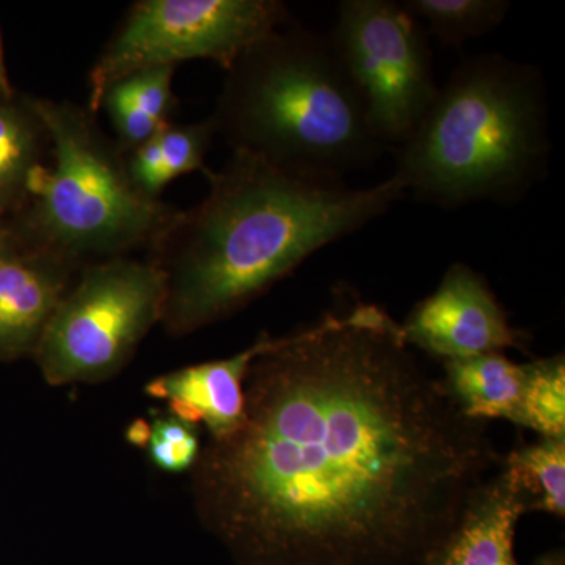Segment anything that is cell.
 Here are the masks:
<instances>
[{
  "label": "cell",
  "mask_w": 565,
  "mask_h": 565,
  "mask_svg": "<svg viewBox=\"0 0 565 565\" xmlns=\"http://www.w3.org/2000/svg\"><path fill=\"white\" fill-rule=\"evenodd\" d=\"M500 463L399 322L359 302L270 338L196 490L236 565H424Z\"/></svg>",
  "instance_id": "6da1fadb"
},
{
  "label": "cell",
  "mask_w": 565,
  "mask_h": 565,
  "mask_svg": "<svg viewBox=\"0 0 565 565\" xmlns=\"http://www.w3.org/2000/svg\"><path fill=\"white\" fill-rule=\"evenodd\" d=\"M204 173L203 202L178 212L147 256L166 278L161 322L178 337L236 313L404 196L392 178L351 188L343 178L288 172L239 151Z\"/></svg>",
  "instance_id": "7a4b0ae2"
},
{
  "label": "cell",
  "mask_w": 565,
  "mask_h": 565,
  "mask_svg": "<svg viewBox=\"0 0 565 565\" xmlns=\"http://www.w3.org/2000/svg\"><path fill=\"white\" fill-rule=\"evenodd\" d=\"M548 104L541 71L501 54L465 58L397 147L404 195L455 207L515 203L544 177Z\"/></svg>",
  "instance_id": "3957f363"
},
{
  "label": "cell",
  "mask_w": 565,
  "mask_h": 565,
  "mask_svg": "<svg viewBox=\"0 0 565 565\" xmlns=\"http://www.w3.org/2000/svg\"><path fill=\"white\" fill-rule=\"evenodd\" d=\"M289 22L226 70L210 118L233 151L288 172L344 180L386 147L329 35Z\"/></svg>",
  "instance_id": "277c9868"
},
{
  "label": "cell",
  "mask_w": 565,
  "mask_h": 565,
  "mask_svg": "<svg viewBox=\"0 0 565 565\" xmlns=\"http://www.w3.org/2000/svg\"><path fill=\"white\" fill-rule=\"evenodd\" d=\"M50 136L51 166H40L9 232L18 243L81 273L93 264L150 252L177 207L134 182L126 151L88 107L29 98Z\"/></svg>",
  "instance_id": "5b68a950"
},
{
  "label": "cell",
  "mask_w": 565,
  "mask_h": 565,
  "mask_svg": "<svg viewBox=\"0 0 565 565\" xmlns=\"http://www.w3.org/2000/svg\"><path fill=\"white\" fill-rule=\"evenodd\" d=\"M166 278L150 258L85 267L55 308L33 355L52 385L103 381L162 321Z\"/></svg>",
  "instance_id": "8992f818"
},
{
  "label": "cell",
  "mask_w": 565,
  "mask_h": 565,
  "mask_svg": "<svg viewBox=\"0 0 565 565\" xmlns=\"http://www.w3.org/2000/svg\"><path fill=\"white\" fill-rule=\"evenodd\" d=\"M280 0H139L90 71L88 109L99 110L115 82L152 66L207 58L228 70L267 33L288 24Z\"/></svg>",
  "instance_id": "52a82bcc"
},
{
  "label": "cell",
  "mask_w": 565,
  "mask_h": 565,
  "mask_svg": "<svg viewBox=\"0 0 565 565\" xmlns=\"http://www.w3.org/2000/svg\"><path fill=\"white\" fill-rule=\"evenodd\" d=\"M329 39L375 136L399 147L438 92L422 22L394 0H343Z\"/></svg>",
  "instance_id": "ba28073f"
},
{
  "label": "cell",
  "mask_w": 565,
  "mask_h": 565,
  "mask_svg": "<svg viewBox=\"0 0 565 565\" xmlns=\"http://www.w3.org/2000/svg\"><path fill=\"white\" fill-rule=\"evenodd\" d=\"M399 326L405 343L441 362L523 349L527 338L512 327L486 278L465 263L449 266Z\"/></svg>",
  "instance_id": "9c48e42d"
},
{
  "label": "cell",
  "mask_w": 565,
  "mask_h": 565,
  "mask_svg": "<svg viewBox=\"0 0 565 565\" xmlns=\"http://www.w3.org/2000/svg\"><path fill=\"white\" fill-rule=\"evenodd\" d=\"M76 270L18 243L0 247V362L33 353Z\"/></svg>",
  "instance_id": "30bf717a"
},
{
  "label": "cell",
  "mask_w": 565,
  "mask_h": 565,
  "mask_svg": "<svg viewBox=\"0 0 565 565\" xmlns=\"http://www.w3.org/2000/svg\"><path fill=\"white\" fill-rule=\"evenodd\" d=\"M263 337L250 348L212 362L193 364L156 377L145 392L166 401L170 415L181 422L204 424L211 440L230 437L239 429L245 416V377L253 360L269 344Z\"/></svg>",
  "instance_id": "8fae6325"
},
{
  "label": "cell",
  "mask_w": 565,
  "mask_h": 565,
  "mask_svg": "<svg viewBox=\"0 0 565 565\" xmlns=\"http://www.w3.org/2000/svg\"><path fill=\"white\" fill-rule=\"evenodd\" d=\"M523 514L525 508L511 479L498 467L424 565H520L515 530Z\"/></svg>",
  "instance_id": "7c38bea8"
},
{
  "label": "cell",
  "mask_w": 565,
  "mask_h": 565,
  "mask_svg": "<svg viewBox=\"0 0 565 565\" xmlns=\"http://www.w3.org/2000/svg\"><path fill=\"white\" fill-rule=\"evenodd\" d=\"M444 384L459 411L475 422L505 419L519 426L527 364L492 352L444 362Z\"/></svg>",
  "instance_id": "4fadbf2b"
},
{
  "label": "cell",
  "mask_w": 565,
  "mask_h": 565,
  "mask_svg": "<svg viewBox=\"0 0 565 565\" xmlns=\"http://www.w3.org/2000/svg\"><path fill=\"white\" fill-rule=\"evenodd\" d=\"M50 136L31 99L0 95V217L20 212L33 172L43 166Z\"/></svg>",
  "instance_id": "5bb4252c"
},
{
  "label": "cell",
  "mask_w": 565,
  "mask_h": 565,
  "mask_svg": "<svg viewBox=\"0 0 565 565\" xmlns=\"http://www.w3.org/2000/svg\"><path fill=\"white\" fill-rule=\"evenodd\" d=\"M526 512L564 519L565 438H541L515 448L500 463Z\"/></svg>",
  "instance_id": "9a60e30c"
},
{
  "label": "cell",
  "mask_w": 565,
  "mask_h": 565,
  "mask_svg": "<svg viewBox=\"0 0 565 565\" xmlns=\"http://www.w3.org/2000/svg\"><path fill=\"white\" fill-rule=\"evenodd\" d=\"M403 6L444 46H460L487 35L511 10L508 0H405Z\"/></svg>",
  "instance_id": "2e32d148"
},
{
  "label": "cell",
  "mask_w": 565,
  "mask_h": 565,
  "mask_svg": "<svg viewBox=\"0 0 565 565\" xmlns=\"http://www.w3.org/2000/svg\"><path fill=\"white\" fill-rule=\"evenodd\" d=\"M527 364L525 394L519 426L541 438H565L564 353Z\"/></svg>",
  "instance_id": "e0dca14e"
},
{
  "label": "cell",
  "mask_w": 565,
  "mask_h": 565,
  "mask_svg": "<svg viewBox=\"0 0 565 565\" xmlns=\"http://www.w3.org/2000/svg\"><path fill=\"white\" fill-rule=\"evenodd\" d=\"M215 134L217 132H215L211 118L193 122V125L170 122L156 134L167 184L181 174L206 170L204 169V158L210 151Z\"/></svg>",
  "instance_id": "ac0fdd59"
},
{
  "label": "cell",
  "mask_w": 565,
  "mask_h": 565,
  "mask_svg": "<svg viewBox=\"0 0 565 565\" xmlns=\"http://www.w3.org/2000/svg\"><path fill=\"white\" fill-rule=\"evenodd\" d=\"M147 448L151 462L167 473H184L200 457L195 427L173 415L152 422Z\"/></svg>",
  "instance_id": "d6986e66"
},
{
  "label": "cell",
  "mask_w": 565,
  "mask_h": 565,
  "mask_svg": "<svg viewBox=\"0 0 565 565\" xmlns=\"http://www.w3.org/2000/svg\"><path fill=\"white\" fill-rule=\"evenodd\" d=\"M174 70L177 66H152L136 71L115 84L120 85L137 109L163 128L172 122L178 104L173 93Z\"/></svg>",
  "instance_id": "ffe728a7"
},
{
  "label": "cell",
  "mask_w": 565,
  "mask_h": 565,
  "mask_svg": "<svg viewBox=\"0 0 565 565\" xmlns=\"http://www.w3.org/2000/svg\"><path fill=\"white\" fill-rule=\"evenodd\" d=\"M150 424L143 422V419L132 423L128 429V440L131 441L132 445L147 446L148 438H150Z\"/></svg>",
  "instance_id": "44dd1931"
},
{
  "label": "cell",
  "mask_w": 565,
  "mask_h": 565,
  "mask_svg": "<svg viewBox=\"0 0 565 565\" xmlns=\"http://www.w3.org/2000/svg\"><path fill=\"white\" fill-rule=\"evenodd\" d=\"M534 565H565L564 550L546 553V555L539 557Z\"/></svg>",
  "instance_id": "7402d4cb"
},
{
  "label": "cell",
  "mask_w": 565,
  "mask_h": 565,
  "mask_svg": "<svg viewBox=\"0 0 565 565\" xmlns=\"http://www.w3.org/2000/svg\"><path fill=\"white\" fill-rule=\"evenodd\" d=\"M0 90L6 93V95H13L9 77H7L6 62H3L2 41H0Z\"/></svg>",
  "instance_id": "603a6c76"
},
{
  "label": "cell",
  "mask_w": 565,
  "mask_h": 565,
  "mask_svg": "<svg viewBox=\"0 0 565 565\" xmlns=\"http://www.w3.org/2000/svg\"><path fill=\"white\" fill-rule=\"evenodd\" d=\"M7 237H9V230L6 226H0V247L6 243Z\"/></svg>",
  "instance_id": "cb8c5ba5"
},
{
  "label": "cell",
  "mask_w": 565,
  "mask_h": 565,
  "mask_svg": "<svg viewBox=\"0 0 565 565\" xmlns=\"http://www.w3.org/2000/svg\"><path fill=\"white\" fill-rule=\"evenodd\" d=\"M0 95H6V93H3L2 90H0ZM7 96H10V95H7Z\"/></svg>",
  "instance_id": "d4e9b609"
}]
</instances>
